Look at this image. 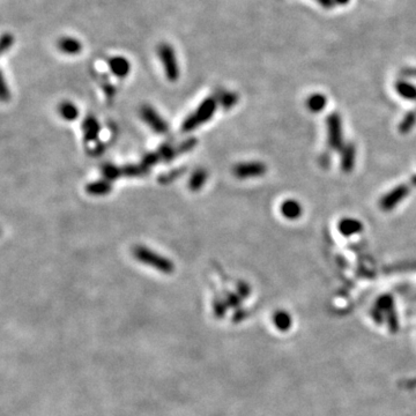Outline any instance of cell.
Masks as SVG:
<instances>
[{"label":"cell","mask_w":416,"mask_h":416,"mask_svg":"<svg viewBox=\"0 0 416 416\" xmlns=\"http://www.w3.org/2000/svg\"><path fill=\"white\" fill-rule=\"evenodd\" d=\"M133 256L138 261L142 262L144 265L151 266L161 273L171 274L175 270V265H173L171 260L161 256L157 252H154L151 249L146 248V246H134Z\"/></svg>","instance_id":"1"},{"label":"cell","mask_w":416,"mask_h":416,"mask_svg":"<svg viewBox=\"0 0 416 416\" xmlns=\"http://www.w3.org/2000/svg\"><path fill=\"white\" fill-rule=\"evenodd\" d=\"M217 107V100L214 97H208L201 102L199 106L193 113H191L189 117L184 120L182 125L183 132H191L199 127L200 125L207 123L211 117L214 116L215 111Z\"/></svg>","instance_id":"2"},{"label":"cell","mask_w":416,"mask_h":416,"mask_svg":"<svg viewBox=\"0 0 416 416\" xmlns=\"http://www.w3.org/2000/svg\"><path fill=\"white\" fill-rule=\"evenodd\" d=\"M196 145H197V139L191 138L189 139V140L182 142V144H180L179 146H177V147L164 146V147H162L158 152L146 155L142 163H145V164L148 166H152L153 164H155V163L161 162V161L169 162V161H171L172 158H175L176 156L192 151V149L196 147Z\"/></svg>","instance_id":"3"},{"label":"cell","mask_w":416,"mask_h":416,"mask_svg":"<svg viewBox=\"0 0 416 416\" xmlns=\"http://www.w3.org/2000/svg\"><path fill=\"white\" fill-rule=\"evenodd\" d=\"M159 59H161L163 68H164L165 76L168 78L169 81L175 82L179 78V67L178 62H177V58L175 55V52H173L172 48L170 47L169 44L162 43L158 45L157 49Z\"/></svg>","instance_id":"4"},{"label":"cell","mask_w":416,"mask_h":416,"mask_svg":"<svg viewBox=\"0 0 416 416\" xmlns=\"http://www.w3.org/2000/svg\"><path fill=\"white\" fill-rule=\"evenodd\" d=\"M140 114H141L142 120H144L153 131L156 132V133L164 134L168 132V128H169L168 124L165 123V120L163 119V118L159 116V114L155 111V109H153L152 106H149V105L142 106Z\"/></svg>","instance_id":"5"},{"label":"cell","mask_w":416,"mask_h":416,"mask_svg":"<svg viewBox=\"0 0 416 416\" xmlns=\"http://www.w3.org/2000/svg\"><path fill=\"white\" fill-rule=\"evenodd\" d=\"M266 172V166L261 162H244L235 165L234 173L238 178H253L260 177Z\"/></svg>","instance_id":"6"},{"label":"cell","mask_w":416,"mask_h":416,"mask_svg":"<svg viewBox=\"0 0 416 416\" xmlns=\"http://www.w3.org/2000/svg\"><path fill=\"white\" fill-rule=\"evenodd\" d=\"M109 68L112 72V74L117 78H126L131 71V65L127 61V59L124 57H112L109 59Z\"/></svg>","instance_id":"7"},{"label":"cell","mask_w":416,"mask_h":416,"mask_svg":"<svg viewBox=\"0 0 416 416\" xmlns=\"http://www.w3.org/2000/svg\"><path fill=\"white\" fill-rule=\"evenodd\" d=\"M328 141L332 147H339L341 144V125L336 114L328 118Z\"/></svg>","instance_id":"8"},{"label":"cell","mask_w":416,"mask_h":416,"mask_svg":"<svg viewBox=\"0 0 416 416\" xmlns=\"http://www.w3.org/2000/svg\"><path fill=\"white\" fill-rule=\"evenodd\" d=\"M86 191L90 196H106L112 191V185L107 179H101L87 184Z\"/></svg>","instance_id":"9"},{"label":"cell","mask_w":416,"mask_h":416,"mask_svg":"<svg viewBox=\"0 0 416 416\" xmlns=\"http://www.w3.org/2000/svg\"><path fill=\"white\" fill-rule=\"evenodd\" d=\"M100 124L95 117L89 116L87 117L85 121L82 124V131L83 135H85L86 141H93L97 138V135L100 133Z\"/></svg>","instance_id":"10"},{"label":"cell","mask_w":416,"mask_h":416,"mask_svg":"<svg viewBox=\"0 0 416 416\" xmlns=\"http://www.w3.org/2000/svg\"><path fill=\"white\" fill-rule=\"evenodd\" d=\"M58 49L66 54H78L82 50V45L75 38L62 37L58 41Z\"/></svg>","instance_id":"11"},{"label":"cell","mask_w":416,"mask_h":416,"mask_svg":"<svg viewBox=\"0 0 416 416\" xmlns=\"http://www.w3.org/2000/svg\"><path fill=\"white\" fill-rule=\"evenodd\" d=\"M406 192H407V190H406L405 186H400L398 187V189H394L388 196L384 198L383 201H381V206H383L385 209H391V208H393L395 205L406 196Z\"/></svg>","instance_id":"12"},{"label":"cell","mask_w":416,"mask_h":416,"mask_svg":"<svg viewBox=\"0 0 416 416\" xmlns=\"http://www.w3.org/2000/svg\"><path fill=\"white\" fill-rule=\"evenodd\" d=\"M281 211H282L283 216H286L290 220L300 217L302 215V207L301 205L295 200H287L284 201L281 206Z\"/></svg>","instance_id":"13"},{"label":"cell","mask_w":416,"mask_h":416,"mask_svg":"<svg viewBox=\"0 0 416 416\" xmlns=\"http://www.w3.org/2000/svg\"><path fill=\"white\" fill-rule=\"evenodd\" d=\"M339 230L345 236H350L362 230V224L359 221L353 220V218H345L340 222Z\"/></svg>","instance_id":"14"},{"label":"cell","mask_w":416,"mask_h":416,"mask_svg":"<svg viewBox=\"0 0 416 416\" xmlns=\"http://www.w3.org/2000/svg\"><path fill=\"white\" fill-rule=\"evenodd\" d=\"M273 320H274V324L277 328L280 329V331H288V329H290L291 325H293V318H291V315L288 313L286 311H277L275 312V314H274L273 317Z\"/></svg>","instance_id":"15"},{"label":"cell","mask_w":416,"mask_h":416,"mask_svg":"<svg viewBox=\"0 0 416 416\" xmlns=\"http://www.w3.org/2000/svg\"><path fill=\"white\" fill-rule=\"evenodd\" d=\"M149 168L151 166L146 165L145 163H142V164H135V165H125L123 168H120L121 170V177L123 176H126V177H142L145 175H147L149 172Z\"/></svg>","instance_id":"16"},{"label":"cell","mask_w":416,"mask_h":416,"mask_svg":"<svg viewBox=\"0 0 416 416\" xmlns=\"http://www.w3.org/2000/svg\"><path fill=\"white\" fill-rule=\"evenodd\" d=\"M59 113H60V116L64 118L65 120L73 121L79 116V109L76 107L75 104L66 101V102H62L60 105H59Z\"/></svg>","instance_id":"17"},{"label":"cell","mask_w":416,"mask_h":416,"mask_svg":"<svg viewBox=\"0 0 416 416\" xmlns=\"http://www.w3.org/2000/svg\"><path fill=\"white\" fill-rule=\"evenodd\" d=\"M207 180V172L203 169H198L193 172L189 180V187L192 191H199Z\"/></svg>","instance_id":"18"},{"label":"cell","mask_w":416,"mask_h":416,"mask_svg":"<svg viewBox=\"0 0 416 416\" xmlns=\"http://www.w3.org/2000/svg\"><path fill=\"white\" fill-rule=\"evenodd\" d=\"M397 92L400 94L402 97L408 100H415L416 99V88L414 86L409 85L407 82H398L397 86Z\"/></svg>","instance_id":"19"},{"label":"cell","mask_w":416,"mask_h":416,"mask_svg":"<svg viewBox=\"0 0 416 416\" xmlns=\"http://www.w3.org/2000/svg\"><path fill=\"white\" fill-rule=\"evenodd\" d=\"M326 105V97L320 95V94H315V95H312L310 99L308 100V106L309 109L313 112H319L321 109H324Z\"/></svg>","instance_id":"20"},{"label":"cell","mask_w":416,"mask_h":416,"mask_svg":"<svg viewBox=\"0 0 416 416\" xmlns=\"http://www.w3.org/2000/svg\"><path fill=\"white\" fill-rule=\"evenodd\" d=\"M103 175L107 180H114L121 177V170L119 166L112 165V164H105L102 169Z\"/></svg>","instance_id":"21"},{"label":"cell","mask_w":416,"mask_h":416,"mask_svg":"<svg viewBox=\"0 0 416 416\" xmlns=\"http://www.w3.org/2000/svg\"><path fill=\"white\" fill-rule=\"evenodd\" d=\"M237 101H238V96L236 95L235 93L227 92V93L222 94L220 97V103L224 109H230V107H232L236 103H237Z\"/></svg>","instance_id":"22"},{"label":"cell","mask_w":416,"mask_h":416,"mask_svg":"<svg viewBox=\"0 0 416 416\" xmlns=\"http://www.w3.org/2000/svg\"><path fill=\"white\" fill-rule=\"evenodd\" d=\"M393 304V298H392L390 295H384V296H381L379 300L377 301V308L385 312H390L394 310Z\"/></svg>","instance_id":"23"},{"label":"cell","mask_w":416,"mask_h":416,"mask_svg":"<svg viewBox=\"0 0 416 416\" xmlns=\"http://www.w3.org/2000/svg\"><path fill=\"white\" fill-rule=\"evenodd\" d=\"M387 322H388V328H390V331L393 333V334L394 333H397L399 329V320H398V315L395 314L394 310L387 312Z\"/></svg>","instance_id":"24"},{"label":"cell","mask_w":416,"mask_h":416,"mask_svg":"<svg viewBox=\"0 0 416 416\" xmlns=\"http://www.w3.org/2000/svg\"><path fill=\"white\" fill-rule=\"evenodd\" d=\"M346 152H347V157L343 158L342 166L345 170H350L353 168V163H354V148L348 147Z\"/></svg>","instance_id":"25"},{"label":"cell","mask_w":416,"mask_h":416,"mask_svg":"<svg viewBox=\"0 0 416 416\" xmlns=\"http://www.w3.org/2000/svg\"><path fill=\"white\" fill-rule=\"evenodd\" d=\"M14 42V38L10 34H3L1 38V52L5 53L7 50H9Z\"/></svg>","instance_id":"26"},{"label":"cell","mask_w":416,"mask_h":416,"mask_svg":"<svg viewBox=\"0 0 416 416\" xmlns=\"http://www.w3.org/2000/svg\"><path fill=\"white\" fill-rule=\"evenodd\" d=\"M371 315H372V318L374 319V321L377 322L378 325H381L384 322V315H383V311L381 310H379V309H378L377 307H376V309H373L372 311H371Z\"/></svg>","instance_id":"27"},{"label":"cell","mask_w":416,"mask_h":416,"mask_svg":"<svg viewBox=\"0 0 416 416\" xmlns=\"http://www.w3.org/2000/svg\"><path fill=\"white\" fill-rule=\"evenodd\" d=\"M9 97V92L7 90V85H6V81L5 79L2 78V85H1V99L3 101H6L7 99Z\"/></svg>","instance_id":"28"},{"label":"cell","mask_w":416,"mask_h":416,"mask_svg":"<svg viewBox=\"0 0 416 416\" xmlns=\"http://www.w3.org/2000/svg\"><path fill=\"white\" fill-rule=\"evenodd\" d=\"M318 2L320 3L321 6L326 7V8H331V7L334 6V3H335L334 0H318Z\"/></svg>","instance_id":"29"},{"label":"cell","mask_w":416,"mask_h":416,"mask_svg":"<svg viewBox=\"0 0 416 416\" xmlns=\"http://www.w3.org/2000/svg\"><path fill=\"white\" fill-rule=\"evenodd\" d=\"M405 386L407 387L408 390H414V388H416V378H414V379H411V380L406 381Z\"/></svg>","instance_id":"30"},{"label":"cell","mask_w":416,"mask_h":416,"mask_svg":"<svg viewBox=\"0 0 416 416\" xmlns=\"http://www.w3.org/2000/svg\"><path fill=\"white\" fill-rule=\"evenodd\" d=\"M335 2H338V3H342V5H346L347 2L349 1V0H334Z\"/></svg>","instance_id":"31"}]
</instances>
